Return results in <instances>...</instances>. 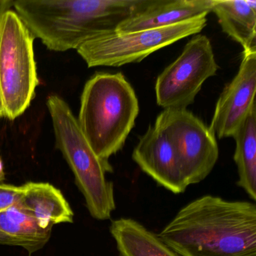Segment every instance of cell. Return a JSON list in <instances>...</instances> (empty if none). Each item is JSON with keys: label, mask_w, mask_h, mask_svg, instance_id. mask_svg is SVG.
<instances>
[{"label": "cell", "mask_w": 256, "mask_h": 256, "mask_svg": "<svg viewBox=\"0 0 256 256\" xmlns=\"http://www.w3.org/2000/svg\"><path fill=\"white\" fill-rule=\"evenodd\" d=\"M158 236L182 256H256V206L204 196L184 206Z\"/></svg>", "instance_id": "1"}, {"label": "cell", "mask_w": 256, "mask_h": 256, "mask_svg": "<svg viewBox=\"0 0 256 256\" xmlns=\"http://www.w3.org/2000/svg\"><path fill=\"white\" fill-rule=\"evenodd\" d=\"M151 0H17L14 12L49 50H77L148 6Z\"/></svg>", "instance_id": "2"}, {"label": "cell", "mask_w": 256, "mask_h": 256, "mask_svg": "<svg viewBox=\"0 0 256 256\" xmlns=\"http://www.w3.org/2000/svg\"><path fill=\"white\" fill-rule=\"evenodd\" d=\"M138 114V100L124 74L100 72L85 84L77 120L94 152L109 164L125 145Z\"/></svg>", "instance_id": "3"}, {"label": "cell", "mask_w": 256, "mask_h": 256, "mask_svg": "<svg viewBox=\"0 0 256 256\" xmlns=\"http://www.w3.org/2000/svg\"><path fill=\"white\" fill-rule=\"evenodd\" d=\"M47 107L56 148L71 168L90 214L96 220H108L116 205L113 182L107 180L106 174L113 172V168L94 152L65 100L58 95L49 96Z\"/></svg>", "instance_id": "4"}, {"label": "cell", "mask_w": 256, "mask_h": 256, "mask_svg": "<svg viewBox=\"0 0 256 256\" xmlns=\"http://www.w3.org/2000/svg\"><path fill=\"white\" fill-rule=\"evenodd\" d=\"M34 36L12 10L0 18V119L29 108L38 84Z\"/></svg>", "instance_id": "5"}, {"label": "cell", "mask_w": 256, "mask_h": 256, "mask_svg": "<svg viewBox=\"0 0 256 256\" xmlns=\"http://www.w3.org/2000/svg\"><path fill=\"white\" fill-rule=\"evenodd\" d=\"M208 16L164 28L98 36L84 43L77 52L89 68L140 62L156 50L199 34L206 26Z\"/></svg>", "instance_id": "6"}, {"label": "cell", "mask_w": 256, "mask_h": 256, "mask_svg": "<svg viewBox=\"0 0 256 256\" xmlns=\"http://www.w3.org/2000/svg\"><path fill=\"white\" fill-rule=\"evenodd\" d=\"M218 68L209 38L193 36L180 55L157 77V104L164 110L186 109L194 103L205 80L216 76Z\"/></svg>", "instance_id": "7"}, {"label": "cell", "mask_w": 256, "mask_h": 256, "mask_svg": "<svg viewBox=\"0 0 256 256\" xmlns=\"http://www.w3.org/2000/svg\"><path fill=\"white\" fill-rule=\"evenodd\" d=\"M155 124L173 142L187 185L204 180L220 154L215 134L209 126L187 109H166L157 116Z\"/></svg>", "instance_id": "8"}, {"label": "cell", "mask_w": 256, "mask_h": 256, "mask_svg": "<svg viewBox=\"0 0 256 256\" xmlns=\"http://www.w3.org/2000/svg\"><path fill=\"white\" fill-rule=\"evenodd\" d=\"M256 52H242L236 76L220 96L209 128L220 139L233 138L256 106Z\"/></svg>", "instance_id": "9"}, {"label": "cell", "mask_w": 256, "mask_h": 256, "mask_svg": "<svg viewBox=\"0 0 256 256\" xmlns=\"http://www.w3.org/2000/svg\"><path fill=\"white\" fill-rule=\"evenodd\" d=\"M132 160L158 185L174 194L184 192L186 181L180 166L173 142L167 133L154 124L140 137Z\"/></svg>", "instance_id": "10"}, {"label": "cell", "mask_w": 256, "mask_h": 256, "mask_svg": "<svg viewBox=\"0 0 256 256\" xmlns=\"http://www.w3.org/2000/svg\"><path fill=\"white\" fill-rule=\"evenodd\" d=\"M212 0H151L142 11L120 24L114 32H130L172 26L209 14Z\"/></svg>", "instance_id": "11"}, {"label": "cell", "mask_w": 256, "mask_h": 256, "mask_svg": "<svg viewBox=\"0 0 256 256\" xmlns=\"http://www.w3.org/2000/svg\"><path fill=\"white\" fill-rule=\"evenodd\" d=\"M20 205L44 227L73 222L74 212L60 190L48 182H29L22 186Z\"/></svg>", "instance_id": "12"}, {"label": "cell", "mask_w": 256, "mask_h": 256, "mask_svg": "<svg viewBox=\"0 0 256 256\" xmlns=\"http://www.w3.org/2000/svg\"><path fill=\"white\" fill-rule=\"evenodd\" d=\"M224 34L239 43L242 52H256V2L212 0V10Z\"/></svg>", "instance_id": "13"}, {"label": "cell", "mask_w": 256, "mask_h": 256, "mask_svg": "<svg viewBox=\"0 0 256 256\" xmlns=\"http://www.w3.org/2000/svg\"><path fill=\"white\" fill-rule=\"evenodd\" d=\"M52 230L19 205L0 211V244L18 246L32 253L48 242Z\"/></svg>", "instance_id": "14"}, {"label": "cell", "mask_w": 256, "mask_h": 256, "mask_svg": "<svg viewBox=\"0 0 256 256\" xmlns=\"http://www.w3.org/2000/svg\"><path fill=\"white\" fill-rule=\"evenodd\" d=\"M110 232L116 242L118 256H182L158 235L132 218L114 220Z\"/></svg>", "instance_id": "15"}, {"label": "cell", "mask_w": 256, "mask_h": 256, "mask_svg": "<svg viewBox=\"0 0 256 256\" xmlns=\"http://www.w3.org/2000/svg\"><path fill=\"white\" fill-rule=\"evenodd\" d=\"M234 160L238 168V185L256 200V106H254L233 136Z\"/></svg>", "instance_id": "16"}, {"label": "cell", "mask_w": 256, "mask_h": 256, "mask_svg": "<svg viewBox=\"0 0 256 256\" xmlns=\"http://www.w3.org/2000/svg\"><path fill=\"white\" fill-rule=\"evenodd\" d=\"M23 186L0 184V211L20 205L23 196Z\"/></svg>", "instance_id": "17"}, {"label": "cell", "mask_w": 256, "mask_h": 256, "mask_svg": "<svg viewBox=\"0 0 256 256\" xmlns=\"http://www.w3.org/2000/svg\"><path fill=\"white\" fill-rule=\"evenodd\" d=\"M14 0H0V18L14 6Z\"/></svg>", "instance_id": "18"}, {"label": "cell", "mask_w": 256, "mask_h": 256, "mask_svg": "<svg viewBox=\"0 0 256 256\" xmlns=\"http://www.w3.org/2000/svg\"><path fill=\"white\" fill-rule=\"evenodd\" d=\"M6 180L5 170H4V163H2V158L0 157V184H2Z\"/></svg>", "instance_id": "19"}]
</instances>
